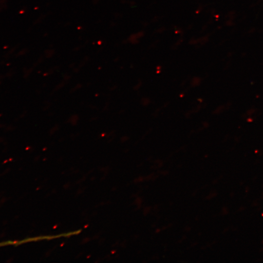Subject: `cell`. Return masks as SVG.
Here are the masks:
<instances>
[{
	"instance_id": "6da1fadb",
	"label": "cell",
	"mask_w": 263,
	"mask_h": 263,
	"mask_svg": "<svg viewBox=\"0 0 263 263\" xmlns=\"http://www.w3.org/2000/svg\"><path fill=\"white\" fill-rule=\"evenodd\" d=\"M3 245H4V244H3V243L0 244V246Z\"/></svg>"
}]
</instances>
